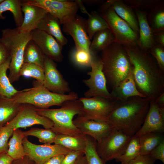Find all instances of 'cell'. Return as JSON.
<instances>
[{
  "mask_svg": "<svg viewBox=\"0 0 164 164\" xmlns=\"http://www.w3.org/2000/svg\"><path fill=\"white\" fill-rule=\"evenodd\" d=\"M11 164H37L34 161L27 155L17 159L14 160Z\"/></svg>",
  "mask_w": 164,
  "mask_h": 164,
  "instance_id": "cell-47",
  "label": "cell"
},
{
  "mask_svg": "<svg viewBox=\"0 0 164 164\" xmlns=\"http://www.w3.org/2000/svg\"><path fill=\"white\" fill-rule=\"evenodd\" d=\"M150 102L149 99L139 96L115 101L108 121L124 134L133 136L142 126L148 112Z\"/></svg>",
  "mask_w": 164,
  "mask_h": 164,
  "instance_id": "cell-2",
  "label": "cell"
},
{
  "mask_svg": "<svg viewBox=\"0 0 164 164\" xmlns=\"http://www.w3.org/2000/svg\"><path fill=\"white\" fill-rule=\"evenodd\" d=\"M20 76L31 77L44 87L45 84L44 69L34 64L23 63L20 71Z\"/></svg>",
  "mask_w": 164,
  "mask_h": 164,
  "instance_id": "cell-35",
  "label": "cell"
},
{
  "mask_svg": "<svg viewBox=\"0 0 164 164\" xmlns=\"http://www.w3.org/2000/svg\"></svg>",
  "mask_w": 164,
  "mask_h": 164,
  "instance_id": "cell-55",
  "label": "cell"
},
{
  "mask_svg": "<svg viewBox=\"0 0 164 164\" xmlns=\"http://www.w3.org/2000/svg\"><path fill=\"white\" fill-rule=\"evenodd\" d=\"M82 108L81 102L77 99L65 101L59 108L35 110L39 114L53 121L54 125L51 129L57 134L82 136L86 135L74 125L73 119L74 116L80 114Z\"/></svg>",
  "mask_w": 164,
  "mask_h": 164,
  "instance_id": "cell-4",
  "label": "cell"
},
{
  "mask_svg": "<svg viewBox=\"0 0 164 164\" xmlns=\"http://www.w3.org/2000/svg\"><path fill=\"white\" fill-rule=\"evenodd\" d=\"M59 20L47 13L40 22L37 29L53 37L63 47L68 42L67 39L63 36Z\"/></svg>",
  "mask_w": 164,
  "mask_h": 164,
  "instance_id": "cell-22",
  "label": "cell"
},
{
  "mask_svg": "<svg viewBox=\"0 0 164 164\" xmlns=\"http://www.w3.org/2000/svg\"><path fill=\"white\" fill-rule=\"evenodd\" d=\"M156 43L164 47V31L154 33Z\"/></svg>",
  "mask_w": 164,
  "mask_h": 164,
  "instance_id": "cell-48",
  "label": "cell"
},
{
  "mask_svg": "<svg viewBox=\"0 0 164 164\" xmlns=\"http://www.w3.org/2000/svg\"><path fill=\"white\" fill-rule=\"evenodd\" d=\"M111 6L116 14L127 22L133 30L139 35V28L138 19L133 8L123 0H110Z\"/></svg>",
  "mask_w": 164,
  "mask_h": 164,
  "instance_id": "cell-23",
  "label": "cell"
},
{
  "mask_svg": "<svg viewBox=\"0 0 164 164\" xmlns=\"http://www.w3.org/2000/svg\"><path fill=\"white\" fill-rule=\"evenodd\" d=\"M147 12V19L153 33L164 31V2L160 0Z\"/></svg>",
  "mask_w": 164,
  "mask_h": 164,
  "instance_id": "cell-25",
  "label": "cell"
},
{
  "mask_svg": "<svg viewBox=\"0 0 164 164\" xmlns=\"http://www.w3.org/2000/svg\"><path fill=\"white\" fill-rule=\"evenodd\" d=\"M0 43L7 50L11 57L8 76L11 83L18 81L20 71L23 63L26 46L32 39V32H25L18 28L3 29Z\"/></svg>",
  "mask_w": 164,
  "mask_h": 164,
  "instance_id": "cell-5",
  "label": "cell"
},
{
  "mask_svg": "<svg viewBox=\"0 0 164 164\" xmlns=\"http://www.w3.org/2000/svg\"><path fill=\"white\" fill-rule=\"evenodd\" d=\"M76 1L78 4L79 9H80L81 12L87 15H89L90 13L87 11L86 8L84 5L83 4V3L82 2V1L76 0Z\"/></svg>",
  "mask_w": 164,
  "mask_h": 164,
  "instance_id": "cell-51",
  "label": "cell"
},
{
  "mask_svg": "<svg viewBox=\"0 0 164 164\" xmlns=\"http://www.w3.org/2000/svg\"><path fill=\"white\" fill-rule=\"evenodd\" d=\"M161 0H124L127 4L132 8H137L148 11Z\"/></svg>",
  "mask_w": 164,
  "mask_h": 164,
  "instance_id": "cell-40",
  "label": "cell"
},
{
  "mask_svg": "<svg viewBox=\"0 0 164 164\" xmlns=\"http://www.w3.org/2000/svg\"><path fill=\"white\" fill-rule=\"evenodd\" d=\"M29 3L40 7L58 19L61 24L67 17L77 14L79 9L77 1L66 0H26Z\"/></svg>",
  "mask_w": 164,
  "mask_h": 164,
  "instance_id": "cell-14",
  "label": "cell"
},
{
  "mask_svg": "<svg viewBox=\"0 0 164 164\" xmlns=\"http://www.w3.org/2000/svg\"><path fill=\"white\" fill-rule=\"evenodd\" d=\"M132 66L134 79L138 91L150 101L164 93V72L154 57L138 46H124Z\"/></svg>",
  "mask_w": 164,
  "mask_h": 164,
  "instance_id": "cell-1",
  "label": "cell"
},
{
  "mask_svg": "<svg viewBox=\"0 0 164 164\" xmlns=\"http://www.w3.org/2000/svg\"><path fill=\"white\" fill-rule=\"evenodd\" d=\"M36 125H42L46 129H51L54 125L51 120L39 114L33 106L23 104L16 116L5 125L14 130Z\"/></svg>",
  "mask_w": 164,
  "mask_h": 164,
  "instance_id": "cell-11",
  "label": "cell"
},
{
  "mask_svg": "<svg viewBox=\"0 0 164 164\" xmlns=\"http://www.w3.org/2000/svg\"><path fill=\"white\" fill-rule=\"evenodd\" d=\"M33 87L21 91L12 98L22 104H28L38 108L47 109L53 106H61L65 101L78 99L74 92L67 94H60L49 91L37 81L33 82Z\"/></svg>",
  "mask_w": 164,
  "mask_h": 164,
  "instance_id": "cell-6",
  "label": "cell"
},
{
  "mask_svg": "<svg viewBox=\"0 0 164 164\" xmlns=\"http://www.w3.org/2000/svg\"><path fill=\"white\" fill-rule=\"evenodd\" d=\"M98 12L106 22L115 42L124 46H137L138 35L116 14L109 0L102 4Z\"/></svg>",
  "mask_w": 164,
  "mask_h": 164,
  "instance_id": "cell-7",
  "label": "cell"
},
{
  "mask_svg": "<svg viewBox=\"0 0 164 164\" xmlns=\"http://www.w3.org/2000/svg\"><path fill=\"white\" fill-rule=\"evenodd\" d=\"M132 137L115 128L101 141L97 142V152L106 162L115 159L124 152Z\"/></svg>",
  "mask_w": 164,
  "mask_h": 164,
  "instance_id": "cell-9",
  "label": "cell"
},
{
  "mask_svg": "<svg viewBox=\"0 0 164 164\" xmlns=\"http://www.w3.org/2000/svg\"><path fill=\"white\" fill-rule=\"evenodd\" d=\"M22 104L13 98H0V126L5 125L13 119Z\"/></svg>",
  "mask_w": 164,
  "mask_h": 164,
  "instance_id": "cell-24",
  "label": "cell"
},
{
  "mask_svg": "<svg viewBox=\"0 0 164 164\" xmlns=\"http://www.w3.org/2000/svg\"><path fill=\"white\" fill-rule=\"evenodd\" d=\"M140 146L137 136L134 135L128 143L123 154L116 159L121 164H128L131 160L140 154Z\"/></svg>",
  "mask_w": 164,
  "mask_h": 164,
  "instance_id": "cell-34",
  "label": "cell"
},
{
  "mask_svg": "<svg viewBox=\"0 0 164 164\" xmlns=\"http://www.w3.org/2000/svg\"><path fill=\"white\" fill-rule=\"evenodd\" d=\"M10 61V56L0 66V98H12L19 91L12 84L7 75Z\"/></svg>",
  "mask_w": 164,
  "mask_h": 164,
  "instance_id": "cell-28",
  "label": "cell"
},
{
  "mask_svg": "<svg viewBox=\"0 0 164 164\" xmlns=\"http://www.w3.org/2000/svg\"><path fill=\"white\" fill-rule=\"evenodd\" d=\"M79 99L83 108L73 121H108L115 103V101L100 97H84Z\"/></svg>",
  "mask_w": 164,
  "mask_h": 164,
  "instance_id": "cell-8",
  "label": "cell"
},
{
  "mask_svg": "<svg viewBox=\"0 0 164 164\" xmlns=\"http://www.w3.org/2000/svg\"><path fill=\"white\" fill-rule=\"evenodd\" d=\"M87 141V135L75 136L57 134L54 144L60 145L72 151L84 152Z\"/></svg>",
  "mask_w": 164,
  "mask_h": 164,
  "instance_id": "cell-29",
  "label": "cell"
},
{
  "mask_svg": "<svg viewBox=\"0 0 164 164\" xmlns=\"http://www.w3.org/2000/svg\"><path fill=\"white\" fill-rule=\"evenodd\" d=\"M65 155H61L52 157L41 164H61Z\"/></svg>",
  "mask_w": 164,
  "mask_h": 164,
  "instance_id": "cell-46",
  "label": "cell"
},
{
  "mask_svg": "<svg viewBox=\"0 0 164 164\" xmlns=\"http://www.w3.org/2000/svg\"><path fill=\"white\" fill-rule=\"evenodd\" d=\"M25 137L21 129L14 130L9 141L7 153L13 160L22 158L26 155L23 144V140Z\"/></svg>",
  "mask_w": 164,
  "mask_h": 164,
  "instance_id": "cell-27",
  "label": "cell"
},
{
  "mask_svg": "<svg viewBox=\"0 0 164 164\" xmlns=\"http://www.w3.org/2000/svg\"><path fill=\"white\" fill-rule=\"evenodd\" d=\"M84 155L81 151H71L65 155L61 164H74L77 158Z\"/></svg>",
  "mask_w": 164,
  "mask_h": 164,
  "instance_id": "cell-44",
  "label": "cell"
},
{
  "mask_svg": "<svg viewBox=\"0 0 164 164\" xmlns=\"http://www.w3.org/2000/svg\"><path fill=\"white\" fill-rule=\"evenodd\" d=\"M133 69L126 77L111 93L116 101L125 100L131 97L139 96L145 97L138 90L134 78Z\"/></svg>",
  "mask_w": 164,
  "mask_h": 164,
  "instance_id": "cell-21",
  "label": "cell"
},
{
  "mask_svg": "<svg viewBox=\"0 0 164 164\" xmlns=\"http://www.w3.org/2000/svg\"><path fill=\"white\" fill-rule=\"evenodd\" d=\"M94 55L85 50L75 48L73 53L72 57L74 62L77 65L83 67H91Z\"/></svg>",
  "mask_w": 164,
  "mask_h": 164,
  "instance_id": "cell-38",
  "label": "cell"
},
{
  "mask_svg": "<svg viewBox=\"0 0 164 164\" xmlns=\"http://www.w3.org/2000/svg\"><path fill=\"white\" fill-rule=\"evenodd\" d=\"M7 11H9L12 13L16 27H20L23 19L21 0H4L0 4V19H5L2 13Z\"/></svg>",
  "mask_w": 164,
  "mask_h": 164,
  "instance_id": "cell-32",
  "label": "cell"
},
{
  "mask_svg": "<svg viewBox=\"0 0 164 164\" xmlns=\"http://www.w3.org/2000/svg\"><path fill=\"white\" fill-rule=\"evenodd\" d=\"M159 109L155 101H150L149 110L144 122L135 135L138 136L147 133L164 132V118L161 116Z\"/></svg>",
  "mask_w": 164,
  "mask_h": 164,
  "instance_id": "cell-20",
  "label": "cell"
},
{
  "mask_svg": "<svg viewBox=\"0 0 164 164\" xmlns=\"http://www.w3.org/2000/svg\"><path fill=\"white\" fill-rule=\"evenodd\" d=\"M155 101L159 108L164 107V93L159 96Z\"/></svg>",
  "mask_w": 164,
  "mask_h": 164,
  "instance_id": "cell-50",
  "label": "cell"
},
{
  "mask_svg": "<svg viewBox=\"0 0 164 164\" xmlns=\"http://www.w3.org/2000/svg\"><path fill=\"white\" fill-rule=\"evenodd\" d=\"M86 26L88 36L91 40L94 35L101 30L108 29V26L98 12H91L86 20Z\"/></svg>",
  "mask_w": 164,
  "mask_h": 164,
  "instance_id": "cell-33",
  "label": "cell"
},
{
  "mask_svg": "<svg viewBox=\"0 0 164 164\" xmlns=\"http://www.w3.org/2000/svg\"><path fill=\"white\" fill-rule=\"evenodd\" d=\"M43 69L45 87L51 92L60 94L70 92L68 82L57 69L54 61L46 56Z\"/></svg>",
  "mask_w": 164,
  "mask_h": 164,
  "instance_id": "cell-16",
  "label": "cell"
},
{
  "mask_svg": "<svg viewBox=\"0 0 164 164\" xmlns=\"http://www.w3.org/2000/svg\"><path fill=\"white\" fill-rule=\"evenodd\" d=\"M25 136H32L37 138L39 141L44 144L54 143L57 134L51 129L32 128L28 130L23 131Z\"/></svg>",
  "mask_w": 164,
  "mask_h": 164,
  "instance_id": "cell-36",
  "label": "cell"
},
{
  "mask_svg": "<svg viewBox=\"0 0 164 164\" xmlns=\"http://www.w3.org/2000/svg\"><path fill=\"white\" fill-rule=\"evenodd\" d=\"M22 10L24 14L22 23L18 28L25 32H31L37 29L39 24L48 13L45 9L21 0Z\"/></svg>",
  "mask_w": 164,
  "mask_h": 164,
  "instance_id": "cell-19",
  "label": "cell"
},
{
  "mask_svg": "<svg viewBox=\"0 0 164 164\" xmlns=\"http://www.w3.org/2000/svg\"><path fill=\"white\" fill-rule=\"evenodd\" d=\"M147 52L154 57L160 68L164 72V47L156 43Z\"/></svg>",
  "mask_w": 164,
  "mask_h": 164,
  "instance_id": "cell-41",
  "label": "cell"
},
{
  "mask_svg": "<svg viewBox=\"0 0 164 164\" xmlns=\"http://www.w3.org/2000/svg\"><path fill=\"white\" fill-rule=\"evenodd\" d=\"M90 67L91 70L87 73L90 76L89 78L83 80L88 88L84 93V97H100L115 101L107 88V80L102 71V63L101 58L94 56Z\"/></svg>",
  "mask_w": 164,
  "mask_h": 164,
  "instance_id": "cell-10",
  "label": "cell"
},
{
  "mask_svg": "<svg viewBox=\"0 0 164 164\" xmlns=\"http://www.w3.org/2000/svg\"><path fill=\"white\" fill-rule=\"evenodd\" d=\"M162 133L151 132L137 136L140 146V154H149L155 148L164 140Z\"/></svg>",
  "mask_w": 164,
  "mask_h": 164,
  "instance_id": "cell-30",
  "label": "cell"
},
{
  "mask_svg": "<svg viewBox=\"0 0 164 164\" xmlns=\"http://www.w3.org/2000/svg\"><path fill=\"white\" fill-rule=\"evenodd\" d=\"M149 155L156 160H159L164 163V140L150 152Z\"/></svg>",
  "mask_w": 164,
  "mask_h": 164,
  "instance_id": "cell-43",
  "label": "cell"
},
{
  "mask_svg": "<svg viewBox=\"0 0 164 164\" xmlns=\"http://www.w3.org/2000/svg\"><path fill=\"white\" fill-rule=\"evenodd\" d=\"M13 160L7 153L0 154V164H11Z\"/></svg>",
  "mask_w": 164,
  "mask_h": 164,
  "instance_id": "cell-49",
  "label": "cell"
},
{
  "mask_svg": "<svg viewBox=\"0 0 164 164\" xmlns=\"http://www.w3.org/2000/svg\"><path fill=\"white\" fill-rule=\"evenodd\" d=\"M10 57L5 47L0 43V66L5 62Z\"/></svg>",
  "mask_w": 164,
  "mask_h": 164,
  "instance_id": "cell-45",
  "label": "cell"
},
{
  "mask_svg": "<svg viewBox=\"0 0 164 164\" xmlns=\"http://www.w3.org/2000/svg\"><path fill=\"white\" fill-rule=\"evenodd\" d=\"M23 144L26 155L37 164H41L54 156L65 155L72 151L56 144H44L40 145L34 144L30 142L26 136H25L23 139Z\"/></svg>",
  "mask_w": 164,
  "mask_h": 164,
  "instance_id": "cell-13",
  "label": "cell"
},
{
  "mask_svg": "<svg viewBox=\"0 0 164 164\" xmlns=\"http://www.w3.org/2000/svg\"><path fill=\"white\" fill-rule=\"evenodd\" d=\"M97 142L90 136L87 135V141L84 155L87 164H106L98 155L96 150Z\"/></svg>",
  "mask_w": 164,
  "mask_h": 164,
  "instance_id": "cell-37",
  "label": "cell"
},
{
  "mask_svg": "<svg viewBox=\"0 0 164 164\" xmlns=\"http://www.w3.org/2000/svg\"><path fill=\"white\" fill-rule=\"evenodd\" d=\"M89 47L90 53L95 55L115 42V38L108 29L96 32L94 36Z\"/></svg>",
  "mask_w": 164,
  "mask_h": 164,
  "instance_id": "cell-26",
  "label": "cell"
},
{
  "mask_svg": "<svg viewBox=\"0 0 164 164\" xmlns=\"http://www.w3.org/2000/svg\"><path fill=\"white\" fill-rule=\"evenodd\" d=\"M73 124L85 135L90 136L99 142L115 128L108 121L88 120L75 121Z\"/></svg>",
  "mask_w": 164,
  "mask_h": 164,
  "instance_id": "cell-17",
  "label": "cell"
},
{
  "mask_svg": "<svg viewBox=\"0 0 164 164\" xmlns=\"http://www.w3.org/2000/svg\"><path fill=\"white\" fill-rule=\"evenodd\" d=\"M86 20L77 14L64 19L62 23L63 31L73 38L75 48L90 52L91 43L87 31Z\"/></svg>",
  "mask_w": 164,
  "mask_h": 164,
  "instance_id": "cell-12",
  "label": "cell"
},
{
  "mask_svg": "<svg viewBox=\"0 0 164 164\" xmlns=\"http://www.w3.org/2000/svg\"><path fill=\"white\" fill-rule=\"evenodd\" d=\"M74 164H87L84 155H82L79 156L77 159Z\"/></svg>",
  "mask_w": 164,
  "mask_h": 164,
  "instance_id": "cell-52",
  "label": "cell"
},
{
  "mask_svg": "<svg viewBox=\"0 0 164 164\" xmlns=\"http://www.w3.org/2000/svg\"><path fill=\"white\" fill-rule=\"evenodd\" d=\"M83 3H85L87 4L95 5L100 3H102L104 1L103 0H84L82 1Z\"/></svg>",
  "mask_w": 164,
  "mask_h": 164,
  "instance_id": "cell-53",
  "label": "cell"
},
{
  "mask_svg": "<svg viewBox=\"0 0 164 164\" xmlns=\"http://www.w3.org/2000/svg\"><path fill=\"white\" fill-rule=\"evenodd\" d=\"M102 71L112 89L127 76L133 69L123 45L115 42L102 51Z\"/></svg>",
  "mask_w": 164,
  "mask_h": 164,
  "instance_id": "cell-3",
  "label": "cell"
},
{
  "mask_svg": "<svg viewBox=\"0 0 164 164\" xmlns=\"http://www.w3.org/2000/svg\"><path fill=\"white\" fill-rule=\"evenodd\" d=\"M4 0H0V4L2 3L4 1Z\"/></svg>",
  "mask_w": 164,
  "mask_h": 164,
  "instance_id": "cell-54",
  "label": "cell"
},
{
  "mask_svg": "<svg viewBox=\"0 0 164 164\" xmlns=\"http://www.w3.org/2000/svg\"><path fill=\"white\" fill-rule=\"evenodd\" d=\"M133 9L137 17L139 28L137 46L147 52L156 43L154 33L148 21L147 11Z\"/></svg>",
  "mask_w": 164,
  "mask_h": 164,
  "instance_id": "cell-18",
  "label": "cell"
},
{
  "mask_svg": "<svg viewBox=\"0 0 164 164\" xmlns=\"http://www.w3.org/2000/svg\"><path fill=\"white\" fill-rule=\"evenodd\" d=\"M14 130L5 125L0 126V154L7 153L10 138Z\"/></svg>",
  "mask_w": 164,
  "mask_h": 164,
  "instance_id": "cell-39",
  "label": "cell"
},
{
  "mask_svg": "<svg viewBox=\"0 0 164 164\" xmlns=\"http://www.w3.org/2000/svg\"><path fill=\"white\" fill-rule=\"evenodd\" d=\"M46 56L38 46L31 39L26 45L23 56V63L34 64L42 68Z\"/></svg>",
  "mask_w": 164,
  "mask_h": 164,
  "instance_id": "cell-31",
  "label": "cell"
},
{
  "mask_svg": "<svg viewBox=\"0 0 164 164\" xmlns=\"http://www.w3.org/2000/svg\"><path fill=\"white\" fill-rule=\"evenodd\" d=\"M156 161L149 154H139L128 164H154Z\"/></svg>",
  "mask_w": 164,
  "mask_h": 164,
  "instance_id": "cell-42",
  "label": "cell"
},
{
  "mask_svg": "<svg viewBox=\"0 0 164 164\" xmlns=\"http://www.w3.org/2000/svg\"><path fill=\"white\" fill-rule=\"evenodd\" d=\"M32 39L45 56L54 62L60 63L63 61V47L53 37L36 29L32 32Z\"/></svg>",
  "mask_w": 164,
  "mask_h": 164,
  "instance_id": "cell-15",
  "label": "cell"
}]
</instances>
